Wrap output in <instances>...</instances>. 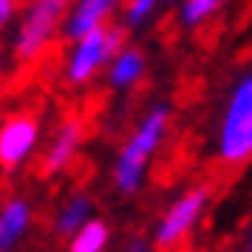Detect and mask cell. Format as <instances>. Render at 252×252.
Returning a JSON list of instances; mask_svg holds the SVG:
<instances>
[{"instance_id":"1","label":"cell","mask_w":252,"mask_h":252,"mask_svg":"<svg viewBox=\"0 0 252 252\" xmlns=\"http://www.w3.org/2000/svg\"><path fill=\"white\" fill-rule=\"evenodd\" d=\"M170 130V108L161 102L153 105L148 114L139 119V125L130 130L125 145L119 148L114 161V187L122 195H136L148 179L150 161L156 159L159 148Z\"/></svg>"},{"instance_id":"2","label":"cell","mask_w":252,"mask_h":252,"mask_svg":"<svg viewBox=\"0 0 252 252\" xmlns=\"http://www.w3.org/2000/svg\"><path fill=\"white\" fill-rule=\"evenodd\" d=\"M216 150L218 159L227 164H244L252 159V71L244 74L229 91Z\"/></svg>"},{"instance_id":"3","label":"cell","mask_w":252,"mask_h":252,"mask_svg":"<svg viewBox=\"0 0 252 252\" xmlns=\"http://www.w3.org/2000/svg\"><path fill=\"white\" fill-rule=\"evenodd\" d=\"M71 3L74 0H29L14 32V57L20 63H32L40 57L51 46L57 32H63Z\"/></svg>"},{"instance_id":"4","label":"cell","mask_w":252,"mask_h":252,"mask_svg":"<svg viewBox=\"0 0 252 252\" xmlns=\"http://www.w3.org/2000/svg\"><path fill=\"white\" fill-rule=\"evenodd\" d=\"M125 48V29L119 26H99L85 37L74 40V48L65 60V82L68 85H85L91 82L108 63Z\"/></svg>"},{"instance_id":"5","label":"cell","mask_w":252,"mask_h":252,"mask_svg":"<svg viewBox=\"0 0 252 252\" xmlns=\"http://www.w3.org/2000/svg\"><path fill=\"white\" fill-rule=\"evenodd\" d=\"M207 204H210V190L207 187H190L187 193H182L159 218V224L153 229V244L159 250L179 247L193 232L195 224L201 221Z\"/></svg>"},{"instance_id":"6","label":"cell","mask_w":252,"mask_h":252,"mask_svg":"<svg viewBox=\"0 0 252 252\" xmlns=\"http://www.w3.org/2000/svg\"><path fill=\"white\" fill-rule=\"evenodd\" d=\"M40 145V122L32 114H14L0 125V167L17 170Z\"/></svg>"},{"instance_id":"7","label":"cell","mask_w":252,"mask_h":252,"mask_svg":"<svg viewBox=\"0 0 252 252\" xmlns=\"http://www.w3.org/2000/svg\"><path fill=\"white\" fill-rule=\"evenodd\" d=\"M82 139H85V125L77 116H68L57 125V130L51 133V142L46 145L43 153V173L46 176H63L68 170L77 153L82 148Z\"/></svg>"},{"instance_id":"8","label":"cell","mask_w":252,"mask_h":252,"mask_svg":"<svg viewBox=\"0 0 252 252\" xmlns=\"http://www.w3.org/2000/svg\"><path fill=\"white\" fill-rule=\"evenodd\" d=\"M34 210L23 195H9L0 204V252H14L32 229Z\"/></svg>"},{"instance_id":"9","label":"cell","mask_w":252,"mask_h":252,"mask_svg":"<svg viewBox=\"0 0 252 252\" xmlns=\"http://www.w3.org/2000/svg\"><path fill=\"white\" fill-rule=\"evenodd\" d=\"M116 3L119 0H74L71 12H68V20L63 26V34L74 43V40L85 37L88 32L105 26V20L116 9Z\"/></svg>"},{"instance_id":"10","label":"cell","mask_w":252,"mask_h":252,"mask_svg":"<svg viewBox=\"0 0 252 252\" xmlns=\"http://www.w3.org/2000/svg\"><path fill=\"white\" fill-rule=\"evenodd\" d=\"M145 68H148L145 54L133 46H125L111 63H108V85H111L114 91H130V88L145 77Z\"/></svg>"},{"instance_id":"11","label":"cell","mask_w":252,"mask_h":252,"mask_svg":"<svg viewBox=\"0 0 252 252\" xmlns=\"http://www.w3.org/2000/svg\"><path fill=\"white\" fill-rule=\"evenodd\" d=\"M94 218V201L88 193H71L54 213V232L60 238H71L80 227Z\"/></svg>"},{"instance_id":"12","label":"cell","mask_w":252,"mask_h":252,"mask_svg":"<svg viewBox=\"0 0 252 252\" xmlns=\"http://www.w3.org/2000/svg\"><path fill=\"white\" fill-rule=\"evenodd\" d=\"M108 247H111V227L102 218H91L68 238L65 252H108Z\"/></svg>"},{"instance_id":"13","label":"cell","mask_w":252,"mask_h":252,"mask_svg":"<svg viewBox=\"0 0 252 252\" xmlns=\"http://www.w3.org/2000/svg\"><path fill=\"white\" fill-rule=\"evenodd\" d=\"M227 0H182V6H179V23L184 29H198V26H204L213 14L221 12V6H224Z\"/></svg>"},{"instance_id":"14","label":"cell","mask_w":252,"mask_h":252,"mask_svg":"<svg viewBox=\"0 0 252 252\" xmlns=\"http://www.w3.org/2000/svg\"><path fill=\"white\" fill-rule=\"evenodd\" d=\"M161 0H127L125 6V26L127 29H142V26L148 23L153 12H156V6H159Z\"/></svg>"},{"instance_id":"15","label":"cell","mask_w":252,"mask_h":252,"mask_svg":"<svg viewBox=\"0 0 252 252\" xmlns=\"http://www.w3.org/2000/svg\"><path fill=\"white\" fill-rule=\"evenodd\" d=\"M14 6H17V0H0V32H3L6 26L12 23V17H14Z\"/></svg>"},{"instance_id":"16","label":"cell","mask_w":252,"mask_h":252,"mask_svg":"<svg viewBox=\"0 0 252 252\" xmlns=\"http://www.w3.org/2000/svg\"><path fill=\"white\" fill-rule=\"evenodd\" d=\"M125 252H150V247H148V244H142V241H133Z\"/></svg>"},{"instance_id":"17","label":"cell","mask_w":252,"mask_h":252,"mask_svg":"<svg viewBox=\"0 0 252 252\" xmlns=\"http://www.w3.org/2000/svg\"><path fill=\"white\" fill-rule=\"evenodd\" d=\"M247 252H252V238H250V247H247Z\"/></svg>"},{"instance_id":"18","label":"cell","mask_w":252,"mask_h":252,"mask_svg":"<svg viewBox=\"0 0 252 252\" xmlns=\"http://www.w3.org/2000/svg\"><path fill=\"white\" fill-rule=\"evenodd\" d=\"M0 71H3V60H0Z\"/></svg>"},{"instance_id":"19","label":"cell","mask_w":252,"mask_h":252,"mask_svg":"<svg viewBox=\"0 0 252 252\" xmlns=\"http://www.w3.org/2000/svg\"><path fill=\"white\" fill-rule=\"evenodd\" d=\"M167 3H173V0H167Z\"/></svg>"}]
</instances>
